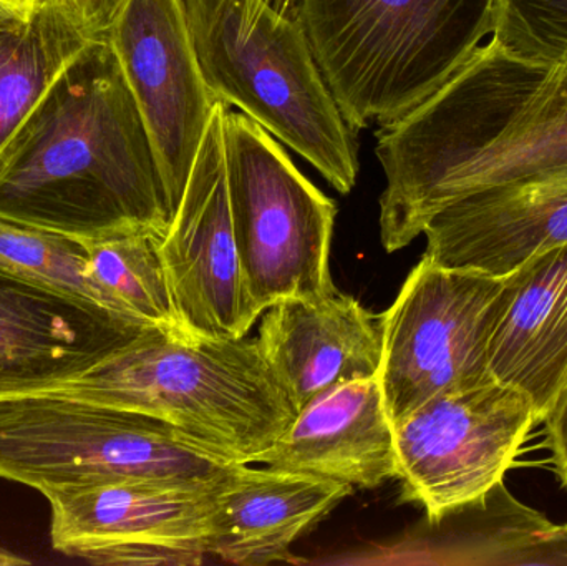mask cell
<instances>
[{
  "mask_svg": "<svg viewBox=\"0 0 567 566\" xmlns=\"http://www.w3.org/2000/svg\"><path fill=\"white\" fill-rule=\"evenodd\" d=\"M218 100L159 251L183 331L245 338L261 316L249 302L236 249L226 173L225 115Z\"/></svg>",
  "mask_w": 567,
  "mask_h": 566,
  "instance_id": "30bf717a",
  "label": "cell"
},
{
  "mask_svg": "<svg viewBox=\"0 0 567 566\" xmlns=\"http://www.w3.org/2000/svg\"><path fill=\"white\" fill-rule=\"evenodd\" d=\"M53 394L142 412L251 464L296 418L258 341L146 331Z\"/></svg>",
  "mask_w": 567,
  "mask_h": 566,
  "instance_id": "3957f363",
  "label": "cell"
},
{
  "mask_svg": "<svg viewBox=\"0 0 567 566\" xmlns=\"http://www.w3.org/2000/svg\"><path fill=\"white\" fill-rule=\"evenodd\" d=\"M225 148L236 249L255 311L262 316L284 299L332 291L336 203L300 173L271 133L231 106Z\"/></svg>",
  "mask_w": 567,
  "mask_h": 566,
  "instance_id": "52a82bcc",
  "label": "cell"
},
{
  "mask_svg": "<svg viewBox=\"0 0 567 566\" xmlns=\"http://www.w3.org/2000/svg\"><path fill=\"white\" fill-rule=\"evenodd\" d=\"M352 491L317 475L239 464L216 491L208 555L245 566L287 562L293 542Z\"/></svg>",
  "mask_w": 567,
  "mask_h": 566,
  "instance_id": "e0dca14e",
  "label": "cell"
},
{
  "mask_svg": "<svg viewBox=\"0 0 567 566\" xmlns=\"http://www.w3.org/2000/svg\"><path fill=\"white\" fill-rule=\"evenodd\" d=\"M216 99L299 153L337 192L359 175L357 133L340 113L297 7L275 0H183Z\"/></svg>",
  "mask_w": 567,
  "mask_h": 566,
  "instance_id": "277c9868",
  "label": "cell"
},
{
  "mask_svg": "<svg viewBox=\"0 0 567 566\" xmlns=\"http://www.w3.org/2000/svg\"><path fill=\"white\" fill-rule=\"evenodd\" d=\"M496 0H297L313 56L353 132L415 109L492 35Z\"/></svg>",
  "mask_w": 567,
  "mask_h": 566,
  "instance_id": "5b68a950",
  "label": "cell"
},
{
  "mask_svg": "<svg viewBox=\"0 0 567 566\" xmlns=\"http://www.w3.org/2000/svg\"><path fill=\"white\" fill-rule=\"evenodd\" d=\"M251 464L359 488L395 478V432L379 378L343 382L316 395Z\"/></svg>",
  "mask_w": 567,
  "mask_h": 566,
  "instance_id": "2e32d148",
  "label": "cell"
},
{
  "mask_svg": "<svg viewBox=\"0 0 567 566\" xmlns=\"http://www.w3.org/2000/svg\"><path fill=\"white\" fill-rule=\"evenodd\" d=\"M275 2L281 3V6H297V0H275Z\"/></svg>",
  "mask_w": 567,
  "mask_h": 566,
  "instance_id": "4316f807",
  "label": "cell"
},
{
  "mask_svg": "<svg viewBox=\"0 0 567 566\" xmlns=\"http://www.w3.org/2000/svg\"><path fill=\"white\" fill-rule=\"evenodd\" d=\"M155 146L178 206L215 110L183 0H125L105 35Z\"/></svg>",
  "mask_w": 567,
  "mask_h": 566,
  "instance_id": "8fae6325",
  "label": "cell"
},
{
  "mask_svg": "<svg viewBox=\"0 0 567 566\" xmlns=\"http://www.w3.org/2000/svg\"><path fill=\"white\" fill-rule=\"evenodd\" d=\"M423 235V256L436 265L505 278L567 243V169L472 193L436 213Z\"/></svg>",
  "mask_w": 567,
  "mask_h": 566,
  "instance_id": "5bb4252c",
  "label": "cell"
},
{
  "mask_svg": "<svg viewBox=\"0 0 567 566\" xmlns=\"http://www.w3.org/2000/svg\"><path fill=\"white\" fill-rule=\"evenodd\" d=\"M492 39L529 59L567 56V0H496Z\"/></svg>",
  "mask_w": 567,
  "mask_h": 566,
  "instance_id": "7402d4cb",
  "label": "cell"
},
{
  "mask_svg": "<svg viewBox=\"0 0 567 566\" xmlns=\"http://www.w3.org/2000/svg\"><path fill=\"white\" fill-rule=\"evenodd\" d=\"M508 301L489 344L495 381L519 389L545 421L567 385V243L505 276Z\"/></svg>",
  "mask_w": 567,
  "mask_h": 566,
  "instance_id": "ac0fdd59",
  "label": "cell"
},
{
  "mask_svg": "<svg viewBox=\"0 0 567 566\" xmlns=\"http://www.w3.org/2000/svg\"><path fill=\"white\" fill-rule=\"evenodd\" d=\"M0 268L142 321L96 281L85 245L72 236L0 218Z\"/></svg>",
  "mask_w": 567,
  "mask_h": 566,
  "instance_id": "44dd1931",
  "label": "cell"
},
{
  "mask_svg": "<svg viewBox=\"0 0 567 566\" xmlns=\"http://www.w3.org/2000/svg\"><path fill=\"white\" fill-rule=\"evenodd\" d=\"M256 341L296 412L333 385L379 378L382 364L375 316L337 288L276 302Z\"/></svg>",
  "mask_w": 567,
  "mask_h": 566,
  "instance_id": "9a60e30c",
  "label": "cell"
},
{
  "mask_svg": "<svg viewBox=\"0 0 567 566\" xmlns=\"http://www.w3.org/2000/svg\"><path fill=\"white\" fill-rule=\"evenodd\" d=\"M163 236L150 231L120 233L83 241L96 281L136 318L172 335L188 336L179 325L163 263Z\"/></svg>",
  "mask_w": 567,
  "mask_h": 566,
  "instance_id": "ffe728a7",
  "label": "cell"
},
{
  "mask_svg": "<svg viewBox=\"0 0 567 566\" xmlns=\"http://www.w3.org/2000/svg\"><path fill=\"white\" fill-rule=\"evenodd\" d=\"M173 216L118 56L93 37L0 153V218L86 241L165 236Z\"/></svg>",
  "mask_w": 567,
  "mask_h": 566,
  "instance_id": "7a4b0ae2",
  "label": "cell"
},
{
  "mask_svg": "<svg viewBox=\"0 0 567 566\" xmlns=\"http://www.w3.org/2000/svg\"><path fill=\"white\" fill-rule=\"evenodd\" d=\"M92 39L65 0L0 3V153Z\"/></svg>",
  "mask_w": 567,
  "mask_h": 566,
  "instance_id": "d6986e66",
  "label": "cell"
},
{
  "mask_svg": "<svg viewBox=\"0 0 567 566\" xmlns=\"http://www.w3.org/2000/svg\"><path fill=\"white\" fill-rule=\"evenodd\" d=\"M152 328L0 268V398L53 391Z\"/></svg>",
  "mask_w": 567,
  "mask_h": 566,
  "instance_id": "4fadbf2b",
  "label": "cell"
},
{
  "mask_svg": "<svg viewBox=\"0 0 567 566\" xmlns=\"http://www.w3.org/2000/svg\"><path fill=\"white\" fill-rule=\"evenodd\" d=\"M506 301V278L422 256L379 319V382L392 424L436 395L495 381L489 344Z\"/></svg>",
  "mask_w": 567,
  "mask_h": 566,
  "instance_id": "ba28073f",
  "label": "cell"
},
{
  "mask_svg": "<svg viewBox=\"0 0 567 566\" xmlns=\"http://www.w3.org/2000/svg\"><path fill=\"white\" fill-rule=\"evenodd\" d=\"M238 465L142 412L53 392L0 398V478L43 495L118 482L212 488Z\"/></svg>",
  "mask_w": 567,
  "mask_h": 566,
  "instance_id": "8992f818",
  "label": "cell"
},
{
  "mask_svg": "<svg viewBox=\"0 0 567 566\" xmlns=\"http://www.w3.org/2000/svg\"><path fill=\"white\" fill-rule=\"evenodd\" d=\"M76 22L90 37H103L125 0H65Z\"/></svg>",
  "mask_w": 567,
  "mask_h": 566,
  "instance_id": "cb8c5ba5",
  "label": "cell"
},
{
  "mask_svg": "<svg viewBox=\"0 0 567 566\" xmlns=\"http://www.w3.org/2000/svg\"><path fill=\"white\" fill-rule=\"evenodd\" d=\"M27 564H29V560H25V558L17 557V555L10 554L9 550L0 548V566H19Z\"/></svg>",
  "mask_w": 567,
  "mask_h": 566,
  "instance_id": "d4e9b609",
  "label": "cell"
},
{
  "mask_svg": "<svg viewBox=\"0 0 567 566\" xmlns=\"http://www.w3.org/2000/svg\"><path fill=\"white\" fill-rule=\"evenodd\" d=\"M380 239L406 248L472 193L567 169V56L529 59L489 39L422 103L377 130Z\"/></svg>",
  "mask_w": 567,
  "mask_h": 566,
  "instance_id": "6da1fadb",
  "label": "cell"
},
{
  "mask_svg": "<svg viewBox=\"0 0 567 566\" xmlns=\"http://www.w3.org/2000/svg\"><path fill=\"white\" fill-rule=\"evenodd\" d=\"M546 429L545 447L549 452L553 471L567 488V385L543 421Z\"/></svg>",
  "mask_w": 567,
  "mask_h": 566,
  "instance_id": "603a6c76",
  "label": "cell"
},
{
  "mask_svg": "<svg viewBox=\"0 0 567 566\" xmlns=\"http://www.w3.org/2000/svg\"><path fill=\"white\" fill-rule=\"evenodd\" d=\"M538 415L519 389L492 381L430 399L395 432L402 498L439 525L505 482Z\"/></svg>",
  "mask_w": 567,
  "mask_h": 566,
  "instance_id": "9c48e42d",
  "label": "cell"
},
{
  "mask_svg": "<svg viewBox=\"0 0 567 566\" xmlns=\"http://www.w3.org/2000/svg\"><path fill=\"white\" fill-rule=\"evenodd\" d=\"M39 0H0V3H9V6H33Z\"/></svg>",
  "mask_w": 567,
  "mask_h": 566,
  "instance_id": "484cf974",
  "label": "cell"
},
{
  "mask_svg": "<svg viewBox=\"0 0 567 566\" xmlns=\"http://www.w3.org/2000/svg\"><path fill=\"white\" fill-rule=\"evenodd\" d=\"M118 482L47 494L55 550L96 565H198L216 491Z\"/></svg>",
  "mask_w": 567,
  "mask_h": 566,
  "instance_id": "7c38bea8",
  "label": "cell"
}]
</instances>
